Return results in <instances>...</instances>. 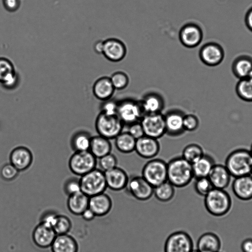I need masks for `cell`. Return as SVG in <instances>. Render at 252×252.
I'll list each match as a JSON object with an SVG mask.
<instances>
[{"mask_svg": "<svg viewBox=\"0 0 252 252\" xmlns=\"http://www.w3.org/2000/svg\"><path fill=\"white\" fill-rule=\"evenodd\" d=\"M167 180L175 188L188 185L194 178L192 164L183 158L176 157L167 163Z\"/></svg>", "mask_w": 252, "mask_h": 252, "instance_id": "cell-1", "label": "cell"}, {"mask_svg": "<svg viewBox=\"0 0 252 252\" xmlns=\"http://www.w3.org/2000/svg\"><path fill=\"white\" fill-rule=\"evenodd\" d=\"M224 165L234 178L252 174V155L246 149H237L227 156Z\"/></svg>", "mask_w": 252, "mask_h": 252, "instance_id": "cell-2", "label": "cell"}, {"mask_svg": "<svg viewBox=\"0 0 252 252\" xmlns=\"http://www.w3.org/2000/svg\"><path fill=\"white\" fill-rule=\"evenodd\" d=\"M204 205L210 214L221 217L229 211L232 200L224 189L214 188L204 196Z\"/></svg>", "mask_w": 252, "mask_h": 252, "instance_id": "cell-3", "label": "cell"}, {"mask_svg": "<svg viewBox=\"0 0 252 252\" xmlns=\"http://www.w3.org/2000/svg\"><path fill=\"white\" fill-rule=\"evenodd\" d=\"M81 191L89 197L105 191L107 188L104 172L95 168L81 176Z\"/></svg>", "mask_w": 252, "mask_h": 252, "instance_id": "cell-4", "label": "cell"}, {"mask_svg": "<svg viewBox=\"0 0 252 252\" xmlns=\"http://www.w3.org/2000/svg\"><path fill=\"white\" fill-rule=\"evenodd\" d=\"M124 126L117 115H108L101 112L97 116L95 123L98 135L109 140L115 139L122 132Z\"/></svg>", "mask_w": 252, "mask_h": 252, "instance_id": "cell-5", "label": "cell"}, {"mask_svg": "<svg viewBox=\"0 0 252 252\" xmlns=\"http://www.w3.org/2000/svg\"><path fill=\"white\" fill-rule=\"evenodd\" d=\"M167 163L159 158H152L144 165L142 176L154 188L167 181Z\"/></svg>", "mask_w": 252, "mask_h": 252, "instance_id": "cell-6", "label": "cell"}, {"mask_svg": "<svg viewBox=\"0 0 252 252\" xmlns=\"http://www.w3.org/2000/svg\"><path fill=\"white\" fill-rule=\"evenodd\" d=\"M96 159L89 150L76 151L69 158V167L73 173L82 176L96 168Z\"/></svg>", "mask_w": 252, "mask_h": 252, "instance_id": "cell-7", "label": "cell"}, {"mask_svg": "<svg viewBox=\"0 0 252 252\" xmlns=\"http://www.w3.org/2000/svg\"><path fill=\"white\" fill-rule=\"evenodd\" d=\"M140 122L145 135L158 139L166 134L164 116L161 113L145 114Z\"/></svg>", "mask_w": 252, "mask_h": 252, "instance_id": "cell-8", "label": "cell"}, {"mask_svg": "<svg viewBox=\"0 0 252 252\" xmlns=\"http://www.w3.org/2000/svg\"><path fill=\"white\" fill-rule=\"evenodd\" d=\"M144 115L140 102L126 99L118 103L117 115L124 125L139 122Z\"/></svg>", "mask_w": 252, "mask_h": 252, "instance_id": "cell-9", "label": "cell"}, {"mask_svg": "<svg viewBox=\"0 0 252 252\" xmlns=\"http://www.w3.org/2000/svg\"><path fill=\"white\" fill-rule=\"evenodd\" d=\"M164 252H191L193 243L190 235L183 231L171 233L166 239Z\"/></svg>", "mask_w": 252, "mask_h": 252, "instance_id": "cell-10", "label": "cell"}, {"mask_svg": "<svg viewBox=\"0 0 252 252\" xmlns=\"http://www.w3.org/2000/svg\"><path fill=\"white\" fill-rule=\"evenodd\" d=\"M126 188L130 195L140 201L148 200L154 194V188L142 176L129 178Z\"/></svg>", "mask_w": 252, "mask_h": 252, "instance_id": "cell-11", "label": "cell"}, {"mask_svg": "<svg viewBox=\"0 0 252 252\" xmlns=\"http://www.w3.org/2000/svg\"><path fill=\"white\" fill-rule=\"evenodd\" d=\"M224 54L222 47L218 43L213 41L205 43L199 51L200 60L209 66L219 65L223 61Z\"/></svg>", "mask_w": 252, "mask_h": 252, "instance_id": "cell-12", "label": "cell"}, {"mask_svg": "<svg viewBox=\"0 0 252 252\" xmlns=\"http://www.w3.org/2000/svg\"><path fill=\"white\" fill-rule=\"evenodd\" d=\"M159 150L160 145L157 139L144 135L136 141L134 151L143 158H154Z\"/></svg>", "mask_w": 252, "mask_h": 252, "instance_id": "cell-13", "label": "cell"}, {"mask_svg": "<svg viewBox=\"0 0 252 252\" xmlns=\"http://www.w3.org/2000/svg\"><path fill=\"white\" fill-rule=\"evenodd\" d=\"M185 114L178 110H171L164 115L166 134L171 136H178L185 131L183 120Z\"/></svg>", "mask_w": 252, "mask_h": 252, "instance_id": "cell-14", "label": "cell"}, {"mask_svg": "<svg viewBox=\"0 0 252 252\" xmlns=\"http://www.w3.org/2000/svg\"><path fill=\"white\" fill-rule=\"evenodd\" d=\"M107 188L114 191L126 188L129 177L126 172L118 166L104 172Z\"/></svg>", "mask_w": 252, "mask_h": 252, "instance_id": "cell-15", "label": "cell"}, {"mask_svg": "<svg viewBox=\"0 0 252 252\" xmlns=\"http://www.w3.org/2000/svg\"><path fill=\"white\" fill-rule=\"evenodd\" d=\"M232 189L234 195L241 200L252 199V174L234 178L232 183Z\"/></svg>", "mask_w": 252, "mask_h": 252, "instance_id": "cell-16", "label": "cell"}, {"mask_svg": "<svg viewBox=\"0 0 252 252\" xmlns=\"http://www.w3.org/2000/svg\"><path fill=\"white\" fill-rule=\"evenodd\" d=\"M56 235L51 227L40 222L33 230L32 239L38 247L47 248L51 247Z\"/></svg>", "mask_w": 252, "mask_h": 252, "instance_id": "cell-17", "label": "cell"}, {"mask_svg": "<svg viewBox=\"0 0 252 252\" xmlns=\"http://www.w3.org/2000/svg\"><path fill=\"white\" fill-rule=\"evenodd\" d=\"M203 36V32L200 27L194 24L185 26L180 33L182 43L189 48L198 46L201 43Z\"/></svg>", "mask_w": 252, "mask_h": 252, "instance_id": "cell-18", "label": "cell"}, {"mask_svg": "<svg viewBox=\"0 0 252 252\" xmlns=\"http://www.w3.org/2000/svg\"><path fill=\"white\" fill-rule=\"evenodd\" d=\"M33 157L27 148L19 146L14 148L10 155V163L19 171L27 169L32 164Z\"/></svg>", "mask_w": 252, "mask_h": 252, "instance_id": "cell-19", "label": "cell"}, {"mask_svg": "<svg viewBox=\"0 0 252 252\" xmlns=\"http://www.w3.org/2000/svg\"><path fill=\"white\" fill-rule=\"evenodd\" d=\"M231 177L225 165L216 163L208 178L214 188L224 189L230 184Z\"/></svg>", "mask_w": 252, "mask_h": 252, "instance_id": "cell-20", "label": "cell"}, {"mask_svg": "<svg viewBox=\"0 0 252 252\" xmlns=\"http://www.w3.org/2000/svg\"><path fill=\"white\" fill-rule=\"evenodd\" d=\"M112 202L110 197L104 192L89 197V208L95 216L101 217L107 215L111 210Z\"/></svg>", "mask_w": 252, "mask_h": 252, "instance_id": "cell-21", "label": "cell"}, {"mask_svg": "<svg viewBox=\"0 0 252 252\" xmlns=\"http://www.w3.org/2000/svg\"><path fill=\"white\" fill-rule=\"evenodd\" d=\"M126 54V48L121 41L110 38L104 41L102 54L109 60L119 62L122 60Z\"/></svg>", "mask_w": 252, "mask_h": 252, "instance_id": "cell-22", "label": "cell"}, {"mask_svg": "<svg viewBox=\"0 0 252 252\" xmlns=\"http://www.w3.org/2000/svg\"><path fill=\"white\" fill-rule=\"evenodd\" d=\"M52 252H78L75 239L67 234L57 235L51 246Z\"/></svg>", "mask_w": 252, "mask_h": 252, "instance_id": "cell-23", "label": "cell"}, {"mask_svg": "<svg viewBox=\"0 0 252 252\" xmlns=\"http://www.w3.org/2000/svg\"><path fill=\"white\" fill-rule=\"evenodd\" d=\"M221 242L219 236L213 232H206L200 236L197 242L199 252H219Z\"/></svg>", "mask_w": 252, "mask_h": 252, "instance_id": "cell-24", "label": "cell"}, {"mask_svg": "<svg viewBox=\"0 0 252 252\" xmlns=\"http://www.w3.org/2000/svg\"><path fill=\"white\" fill-rule=\"evenodd\" d=\"M231 69L239 79L248 77L252 71V58L248 55L237 57L232 63Z\"/></svg>", "mask_w": 252, "mask_h": 252, "instance_id": "cell-25", "label": "cell"}, {"mask_svg": "<svg viewBox=\"0 0 252 252\" xmlns=\"http://www.w3.org/2000/svg\"><path fill=\"white\" fill-rule=\"evenodd\" d=\"M115 88L110 78L103 77L98 79L93 85V92L97 99L103 101L110 99Z\"/></svg>", "mask_w": 252, "mask_h": 252, "instance_id": "cell-26", "label": "cell"}, {"mask_svg": "<svg viewBox=\"0 0 252 252\" xmlns=\"http://www.w3.org/2000/svg\"><path fill=\"white\" fill-rule=\"evenodd\" d=\"M89 197L82 191L70 195L67 205L70 212L75 215H81L89 208Z\"/></svg>", "mask_w": 252, "mask_h": 252, "instance_id": "cell-27", "label": "cell"}, {"mask_svg": "<svg viewBox=\"0 0 252 252\" xmlns=\"http://www.w3.org/2000/svg\"><path fill=\"white\" fill-rule=\"evenodd\" d=\"M215 164V159L211 156L204 154L201 158L192 164L194 178L207 177Z\"/></svg>", "mask_w": 252, "mask_h": 252, "instance_id": "cell-28", "label": "cell"}, {"mask_svg": "<svg viewBox=\"0 0 252 252\" xmlns=\"http://www.w3.org/2000/svg\"><path fill=\"white\" fill-rule=\"evenodd\" d=\"M111 150L109 139L99 135L92 137L89 151L96 158L111 153Z\"/></svg>", "mask_w": 252, "mask_h": 252, "instance_id": "cell-29", "label": "cell"}, {"mask_svg": "<svg viewBox=\"0 0 252 252\" xmlns=\"http://www.w3.org/2000/svg\"><path fill=\"white\" fill-rule=\"evenodd\" d=\"M140 103L144 115L161 113L164 107L162 98L156 94H147Z\"/></svg>", "mask_w": 252, "mask_h": 252, "instance_id": "cell-30", "label": "cell"}, {"mask_svg": "<svg viewBox=\"0 0 252 252\" xmlns=\"http://www.w3.org/2000/svg\"><path fill=\"white\" fill-rule=\"evenodd\" d=\"M116 149L123 154L134 151L136 140L127 131L121 132L115 139Z\"/></svg>", "mask_w": 252, "mask_h": 252, "instance_id": "cell-31", "label": "cell"}, {"mask_svg": "<svg viewBox=\"0 0 252 252\" xmlns=\"http://www.w3.org/2000/svg\"><path fill=\"white\" fill-rule=\"evenodd\" d=\"M235 91L241 99L246 102H252V78L248 77L239 79L236 84Z\"/></svg>", "mask_w": 252, "mask_h": 252, "instance_id": "cell-32", "label": "cell"}, {"mask_svg": "<svg viewBox=\"0 0 252 252\" xmlns=\"http://www.w3.org/2000/svg\"><path fill=\"white\" fill-rule=\"evenodd\" d=\"M175 193V187L167 180L154 189L155 197L161 202H168L172 199Z\"/></svg>", "mask_w": 252, "mask_h": 252, "instance_id": "cell-33", "label": "cell"}, {"mask_svg": "<svg viewBox=\"0 0 252 252\" xmlns=\"http://www.w3.org/2000/svg\"><path fill=\"white\" fill-rule=\"evenodd\" d=\"M202 148L197 144H190L183 149L182 157L192 164L204 155Z\"/></svg>", "mask_w": 252, "mask_h": 252, "instance_id": "cell-34", "label": "cell"}, {"mask_svg": "<svg viewBox=\"0 0 252 252\" xmlns=\"http://www.w3.org/2000/svg\"><path fill=\"white\" fill-rule=\"evenodd\" d=\"M91 136L86 132H80L76 133L71 140L73 149L76 151H89L90 147Z\"/></svg>", "mask_w": 252, "mask_h": 252, "instance_id": "cell-35", "label": "cell"}, {"mask_svg": "<svg viewBox=\"0 0 252 252\" xmlns=\"http://www.w3.org/2000/svg\"><path fill=\"white\" fill-rule=\"evenodd\" d=\"M71 222L66 216L57 215L52 227L57 235L67 234L71 228Z\"/></svg>", "mask_w": 252, "mask_h": 252, "instance_id": "cell-36", "label": "cell"}, {"mask_svg": "<svg viewBox=\"0 0 252 252\" xmlns=\"http://www.w3.org/2000/svg\"><path fill=\"white\" fill-rule=\"evenodd\" d=\"M16 72L13 63L8 59L0 57V83Z\"/></svg>", "mask_w": 252, "mask_h": 252, "instance_id": "cell-37", "label": "cell"}, {"mask_svg": "<svg viewBox=\"0 0 252 252\" xmlns=\"http://www.w3.org/2000/svg\"><path fill=\"white\" fill-rule=\"evenodd\" d=\"M194 187L196 193L204 197L214 188L208 177L196 178Z\"/></svg>", "mask_w": 252, "mask_h": 252, "instance_id": "cell-38", "label": "cell"}, {"mask_svg": "<svg viewBox=\"0 0 252 252\" xmlns=\"http://www.w3.org/2000/svg\"><path fill=\"white\" fill-rule=\"evenodd\" d=\"M98 159V163L100 169L103 172L110 170L117 166V159L115 156L111 153L108 154Z\"/></svg>", "mask_w": 252, "mask_h": 252, "instance_id": "cell-39", "label": "cell"}, {"mask_svg": "<svg viewBox=\"0 0 252 252\" xmlns=\"http://www.w3.org/2000/svg\"><path fill=\"white\" fill-rule=\"evenodd\" d=\"M111 81L115 89H125L128 83V78L124 72H117L113 74L110 78Z\"/></svg>", "mask_w": 252, "mask_h": 252, "instance_id": "cell-40", "label": "cell"}, {"mask_svg": "<svg viewBox=\"0 0 252 252\" xmlns=\"http://www.w3.org/2000/svg\"><path fill=\"white\" fill-rule=\"evenodd\" d=\"M183 126L185 131H193L198 128L199 126V121L195 115L185 114Z\"/></svg>", "mask_w": 252, "mask_h": 252, "instance_id": "cell-41", "label": "cell"}, {"mask_svg": "<svg viewBox=\"0 0 252 252\" xmlns=\"http://www.w3.org/2000/svg\"><path fill=\"white\" fill-rule=\"evenodd\" d=\"M19 171L11 163L4 165L0 170L2 178L6 181L14 180L18 175Z\"/></svg>", "mask_w": 252, "mask_h": 252, "instance_id": "cell-42", "label": "cell"}, {"mask_svg": "<svg viewBox=\"0 0 252 252\" xmlns=\"http://www.w3.org/2000/svg\"><path fill=\"white\" fill-rule=\"evenodd\" d=\"M64 190L68 196L81 191L79 180L73 178L67 181L64 185Z\"/></svg>", "mask_w": 252, "mask_h": 252, "instance_id": "cell-43", "label": "cell"}, {"mask_svg": "<svg viewBox=\"0 0 252 252\" xmlns=\"http://www.w3.org/2000/svg\"><path fill=\"white\" fill-rule=\"evenodd\" d=\"M118 103L110 99L103 101L101 106V112L108 115H117Z\"/></svg>", "mask_w": 252, "mask_h": 252, "instance_id": "cell-44", "label": "cell"}, {"mask_svg": "<svg viewBox=\"0 0 252 252\" xmlns=\"http://www.w3.org/2000/svg\"><path fill=\"white\" fill-rule=\"evenodd\" d=\"M20 81V76L18 73L16 72L0 84L4 89L11 90L15 89L18 86Z\"/></svg>", "mask_w": 252, "mask_h": 252, "instance_id": "cell-45", "label": "cell"}, {"mask_svg": "<svg viewBox=\"0 0 252 252\" xmlns=\"http://www.w3.org/2000/svg\"><path fill=\"white\" fill-rule=\"evenodd\" d=\"M127 132L136 140L145 135L143 128L140 121L128 125Z\"/></svg>", "mask_w": 252, "mask_h": 252, "instance_id": "cell-46", "label": "cell"}, {"mask_svg": "<svg viewBox=\"0 0 252 252\" xmlns=\"http://www.w3.org/2000/svg\"><path fill=\"white\" fill-rule=\"evenodd\" d=\"M5 9L9 12L17 11L21 5V0H2Z\"/></svg>", "mask_w": 252, "mask_h": 252, "instance_id": "cell-47", "label": "cell"}, {"mask_svg": "<svg viewBox=\"0 0 252 252\" xmlns=\"http://www.w3.org/2000/svg\"><path fill=\"white\" fill-rule=\"evenodd\" d=\"M57 215L53 212H48L42 216L41 222L52 228Z\"/></svg>", "mask_w": 252, "mask_h": 252, "instance_id": "cell-48", "label": "cell"}, {"mask_svg": "<svg viewBox=\"0 0 252 252\" xmlns=\"http://www.w3.org/2000/svg\"><path fill=\"white\" fill-rule=\"evenodd\" d=\"M242 252H252V239L247 238L243 241L241 245Z\"/></svg>", "mask_w": 252, "mask_h": 252, "instance_id": "cell-49", "label": "cell"}, {"mask_svg": "<svg viewBox=\"0 0 252 252\" xmlns=\"http://www.w3.org/2000/svg\"><path fill=\"white\" fill-rule=\"evenodd\" d=\"M245 23L247 28L252 32V7L246 13Z\"/></svg>", "mask_w": 252, "mask_h": 252, "instance_id": "cell-50", "label": "cell"}, {"mask_svg": "<svg viewBox=\"0 0 252 252\" xmlns=\"http://www.w3.org/2000/svg\"><path fill=\"white\" fill-rule=\"evenodd\" d=\"M81 215L85 220L87 221L93 220L95 217L94 212L89 208L85 210Z\"/></svg>", "mask_w": 252, "mask_h": 252, "instance_id": "cell-51", "label": "cell"}, {"mask_svg": "<svg viewBox=\"0 0 252 252\" xmlns=\"http://www.w3.org/2000/svg\"><path fill=\"white\" fill-rule=\"evenodd\" d=\"M104 47V41H97L94 45V49L97 54H102Z\"/></svg>", "mask_w": 252, "mask_h": 252, "instance_id": "cell-52", "label": "cell"}, {"mask_svg": "<svg viewBox=\"0 0 252 252\" xmlns=\"http://www.w3.org/2000/svg\"><path fill=\"white\" fill-rule=\"evenodd\" d=\"M191 252H199L197 249L194 250L193 249Z\"/></svg>", "mask_w": 252, "mask_h": 252, "instance_id": "cell-53", "label": "cell"}, {"mask_svg": "<svg viewBox=\"0 0 252 252\" xmlns=\"http://www.w3.org/2000/svg\"><path fill=\"white\" fill-rule=\"evenodd\" d=\"M250 152L251 153V154L252 155V144L251 145V148H250Z\"/></svg>", "mask_w": 252, "mask_h": 252, "instance_id": "cell-54", "label": "cell"}, {"mask_svg": "<svg viewBox=\"0 0 252 252\" xmlns=\"http://www.w3.org/2000/svg\"></svg>", "mask_w": 252, "mask_h": 252, "instance_id": "cell-55", "label": "cell"}, {"mask_svg": "<svg viewBox=\"0 0 252 252\" xmlns=\"http://www.w3.org/2000/svg\"></svg>", "mask_w": 252, "mask_h": 252, "instance_id": "cell-56", "label": "cell"}]
</instances>
